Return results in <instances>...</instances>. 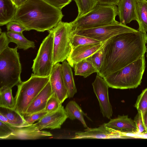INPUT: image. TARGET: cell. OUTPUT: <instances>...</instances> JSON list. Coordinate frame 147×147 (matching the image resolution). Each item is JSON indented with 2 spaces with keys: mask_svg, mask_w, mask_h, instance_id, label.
<instances>
[{
  "mask_svg": "<svg viewBox=\"0 0 147 147\" xmlns=\"http://www.w3.org/2000/svg\"><path fill=\"white\" fill-rule=\"evenodd\" d=\"M146 33L121 34L104 42L102 64L97 74L103 78L138 59L146 52Z\"/></svg>",
  "mask_w": 147,
  "mask_h": 147,
  "instance_id": "obj_1",
  "label": "cell"
},
{
  "mask_svg": "<svg viewBox=\"0 0 147 147\" xmlns=\"http://www.w3.org/2000/svg\"><path fill=\"white\" fill-rule=\"evenodd\" d=\"M61 10L43 0H27L17 8L12 20L24 26L26 31H49L61 21Z\"/></svg>",
  "mask_w": 147,
  "mask_h": 147,
  "instance_id": "obj_2",
  "label": "cell"
},
{
  "mask_svg": "<svg viewBox=\"0 0 147 147\" xmlns=\"http://www.w3.org/2000/svg\"><path fill=\"white\" fill-rule=\"evenodd\" d=\"M144 55L104 78L109 87L113 88H135L141 82L145 68Z\"/></svg>",
  "mask_w": 147,
  "mask_h": 147,
  "instance_id": "obj_3",
  "label": "cell"
},
{
  "mask_svg": "<svg viewBox=\"0 0 147 147\" xmlns=\"http://www.w3.org/2000/svg\"><path fill=\"white\" fill-rule=\"evenodd\" d=\"M118 11L117 5L98 3L91 10L71 22L73 30L94 28L116 23L118 22L115 18Z\"/></svg>",
  "mask_w": 147,
  "mask_h": 147,
  "instance_id": "obj_4",
  "label": "cell"
},
{
  "mask_svg": "<svg viewBox=\"0 0 147 147\" xmlns=\"http://www.w3.org/2000/svg\"><path fill=\"white\" fill-rule=\"evenodd\" d=\"M17 47H9L0 53V87L12 88L22 81L21 65Z\"/></svg>",
  "mask_w": 147,
  "mask_h": 147,
  "instance_id": "obj_5",
  "label": "cell"
},
{
  "mask_svg": "<svg viewBox=\"0 0 147 147\" xmlns=\"http://www.w3.org/2000/svg\"><path fill=\"white\" fill-rule=\"evenodd\" d=\"M49 80V77L39 76L33 73L28 80L22 82L17 86V91L14 98V109L22 115Z\"/></svg>",
  "mask_w": 147,
  "mask_h": 147,
  "instance_id": "obj_6",
  "label": "cell"
},
{
  "mask_svg": "<svg viewBox=\"0 0 147 147\" xmlns=\"http://www.w3.org/2000/svg\"><path fill=\"white\" fill-rule=\"evenodd\" d=\"M73 30L71 22L61 21L51 30L54 35L53 65L65 61L70 54Z\"/></svg>",
  "mask_w": 147,
  "mask_h": 147,
  "instance_id": "obj_7",
  "label": "cell"
},
{
  "mask_svg": "<svg viewBox=\"0 0 147 147\" xmlns=\"http://www.w3.org/2000/svg\"><path fill=\"white\" fill-rule=\"evenodd\" d=\"M41 43L32 68L38 76L49 77L53 66L54 35L51 30Z\"/></svg>",
  "mask_w": 147,
  "mask_h": 147,
  "instance_id": "obj_8",
  "label": "cell"
},
{
  "mask_svg": "<svg viewBox=\"0 0 147 147\" xmlns=\"http://www.w3.org/2000/svg\"><path fill=\"white\" fill-rule=\"evenodd\" d=\"M138 30L131 28L120 22L95 28L74 30L72 34L88 37L104 43L116 35L128 32H137Z\"/></svg>",
  "mask_w": 147,
  "mask_h": 147,
  "instance_id": "obj_9",
  "label": "cell"
},
{
  "mask_svg": "<svg viewBox=\"0 0 147 147\" xmlns=\"http://www.w3.org/2000/svg\"><path fill=\"white\" fill-rule=\"evenodd\" d=\"M129 134L106 126L105 123L98 127H88L84 131L76 132L71 139H124L132 138Z\"/></svg>",
  "mask_w": 147,
  "mask_h": 147,
  "instance_id": "obj_10",
  "label": "cell"
},
{
  "mask_svg": "<svg viewBox=\"0 0 147 147\" xmlns=\"http://www.w3.org/2000/svg\"><path fill=\"white\" fill-rule=\"evenodd\" d=\"M92 85L103 117L110 119L113 112L109 97V86L104 79L98 74Z\"/></svg>",
  "mask_w": 147,
  "mask_h": 147,
  "instance_id": "obj_11",
  "label": "cell"
},
{
  "mask_svg": "<svg viewBox=\"0 0 147 147\" xmlns=\"http://www.w3.org/2000/svg\"><path fill=\"white\" fill-rule=\"evenodd\" d=\"M49 77L52 96L62 104L68 98V94L63 79L62 64L58 63L53 65Z\"/></svg>",
  "mask_w": 147,
  "mask_h": 147,
  "instance_id": "obj_12",
  "label": "cell"
},
{
  "mask_svg": "<svg viewBox=\"0 0 147 147\" xmlns=\"http://www.w3.org/2000/svg\"><path fill=\"white\" fill-rule=\"evenodd\" d=\"M67 118L65 109L62 105L58 110L48 113L33 125L40 130L60 129Z\"/></svg>",
  "mask_w": 147,
  "mask_h": 147,
  "instance_id": "obj_13",
  "label": "cell"
},
{
  "mask_svg": "<svg viewBox=\"0 0 147 147\" xmlns=\"http://www.w3.org/2000/svg\"><path fill=\"white\" fill-rule=\"evenodd\" d=\"M104 43L78 46L72 49L67 58V61L71 67L77 63L87 59L101 48Z\"/></svg>",
  "mask_w": 147,
  "mask_h": 147,
  "instance_id": "obj_14",
  "label": "cell"
},
{
  "mask_svg": "<svg viewBox=\"0 0 147 147\" xmlns=\"http://www.w3.org/2000/svg\"><path fill=\"white\" fill-rule=\"evenodd\" d=\"M12 127L13 133L7 140H34L52 136L50 132L39 130L33 125L20 127Z\"/></svg>",
  "mask_w": 147,
  "mask_h": 147,
  "instance_id": "obj_15",
  "label": "cell"
},
{
  "mask_svg": "<svg viewBox=\"0 0 147 147\" xmlns=\"http://www.w3.org/2000/svg\"><path fill=\"white\" fill-rule=\"evenodd\" d=\"M52 95L51 84L49 80L29 105L22 116L23 117L44 111L47 103Z\"/></svg>",
  "mask_w": 147,
  "mask_h": 147,
  "instance_id": "obj_16",
  "label": "cell"
},
{
  "mask_svg": "<svg viewBox=\"0 0 147 147\" xmlns=\"http://www.w3.org/2000/svg\"><path fill=\"white\" fill-rule=\"evenodd\" d=\"M137 0H119L117 5L120 22L124 25L137 20Z\"/></svg>",
  "mask_w": 147,
  "mask_h": 147,
  "instance_id": "obj_17",
  "label": "cell"
},
{
  "mask_svg": "<svg viewBox=\"0 0 147 147\" xmlns=\"http://www.w3.org/2000/svg\"><path fill=\"white\" fill-rule=\"evenodd\" d=\"M105 125L129 134L137 135L138 130L134 120L128 115H119L117 117L111 119Z\"/></svg>",
  "mask_w": 147,
  "mask_h": 147,
  "instance_id": "obj_18",
  "label": "cell"
},
{
  "mask_svg": "<svg viewBox=\"0 0 147 147\" xmlns=\"http://www.w3.org/2000/svg\"><path fill=\"white\" fill-rule=\"evenodd\" d=\"M62 76L63 82L67 90L68 98H72L77 92L71 67L67 62H62Z\"/></svg>",
  "mask_w": 147,
  "mask_h": 147,
  "instance_id": "obj_19",
  "label": "cell"
},
{
  "mask_svg": "<svg viewBox=\"0 0 147 147\" xmlns=\"http://www.w3.org/2000/svg\"><path fill=\"white\" fill-rule=\"evenodd\" d=\"M17 7L11 0H0V25H6L12 20Z\"/></svg>",
  "mask_w": 147,
  "mask_h": 147,
  "instance_id": "obj_20",
  "label": "cell"
},
{
  "mask_svg": "<svg viewBox=\"0 0 147 147\" xmlns=\"http://www.w3.org/2000/svg\"><path fill=\"white\" fill-rule=\"evenodd\" d=\"M68 118L71 120H79L86 128L88 127L84 120V116H86L78 105L74 101L71 100L66 105L65 109Z\"/></svg>",
  "mask_w": 147,
  "mask_h": 147,
  "instance_id": "obj_21",
  "label": "cell"
},
{
  "mask_svg": "<svg viewBox=\"0 0 147 147\" xmlns=\"http://www.w3.org/2000/svg\"><path fill=\"white\" fill-rule=\"evenodd\" d=\"M0 113L8 119L11 122V126L20 127L29 125L22 116L14 109L0 107Z\"/></svg>",
  "mask_w": 147,
  "mask_h": 147,
  "instance_id": "obj_22",
  "label": "cell"
},
{
  "mask_svg": "<svg viewBox=\"0 0 147 147\" xmlns=\"http://www.w3.org/2000/svg\"><path fill=\"white\" fill-rule=\"evenodd\" d=\"M137 22L139 25L138 31L147 32V0H137Z\"/></svg>",
  "mask_w": 147,
  "mask_h": 147,
  "instance_id": "obj_23",
  "label": "cell"
},
{
  "mask_svg": "<svg viewBox=\"0 0 147 147\" xmlns=\"http://www.w3.org/2000/svg\"><path fill=\"white\" fill-rule=\"evenodd\" d=\"M7 34L11 42L15 43L19 49L26 50L30 48L35 47L34 42L26 38L22 33L7 31Z\"/></svg>",
  "mask_w": 147,
  "mask_h": 147,
  "instance_id": "obj_24",
  "label": "cell"
},
{
  "mask_svg": "<svg viewBox=\"0 0 147 147\" xmlns=\"http://www.w3.org/2000/svg\"><path fill=\"white\" fill-rule=\"evenodd\" d=\"M73 67L75 75L82 76L84 78L97 72V69L92 64L86 59L75 64Z\"/></svg>",
  "mask_w": 147,
  "mask_h": 147,
  "instance_id": "obj_25",
  "label": "cell"
},
{
  "mask_svg": "<svg viewBox=\"0 0 147 147\" xmlns=\"http://www.w3.org/2000/svg\"><path fill=\"white\" fill-rule=\"evenodd\" d=\"M14 98L13 97L12 88L7 87L0 88V107L14 109Z\"/></svg>",
  "mask_w": 147,
  "mask_h": 147,
  "instance_id": "obj_26",
  "label": "cell"
},
{
  "mask_svg": "<svg viewBox=\"0 0 147 147\" xmlns=\"http://www.w3.org/2000/svg\"><path fill=\"white\" fill-rule=\"evenodd\" d=\"M78 8V18L91 10L98 3L96 0H74Z\"/></svg>",
  "mask_w": 147,
  "mask_h": 147,
  "instance_id": "obj_27",
  "label": "cell"
},
{
  "mask_svg": "<svg viewBox=\"0 0 147 147\" xmlns=\"http://www.w3.org/2000/svg\"><path fill=\"white\" fill-rule=\"evenodd\" d=\"M101 42L96 40L82 35L77 34L71 35V45L72 49L80 45L94 44Z\"/></svg>",
  "mask_w": 147,
  "mask_h": 147,
  "instance_id": "obj_28",
  "label": "cell"
},
{
  "mask_svg": "<svg viewBox=\"0 0 147 147\" xmlns=\"http://www.w3.org/2000/svg\"><path fill=\"white\" fill-rule=\"evenodd\" d=\"M104 57V49L103 47L86 59L91 62L97 70V73L101 67Z\"/></svg>",
  "mask_w": 147,
  "mask_h": 147,
  "instance_id": "obj_29",
  "label": "cell"
},
{
  "mask_svg": "<svg viewBox=\"0 0 147 147\" xmlns=\"http://www.w3.org/2000/svg\"><path fill=\"white\" fill-rule=\"evenodd\" d=\"M134 107L143 116L147 111V88L144 89L138 96Z\"/></svg>",
  "mask_w": 147,
  "mask_h": 147,
  "instance_id": "obj_30",
  "label": "cell"
},
{
  "mask_svg": "<svg viewBox=\"0 0 147 147\" xmlns=\"http://www.w3.org/2000/svg\"><path fill=\"white\" fill-rule=\"evenodd\" d=\"M62 105L57 98L52 96L48 101L45 110L48 113H51L58 110Z\"/></svg>",
  "mask_w": 147,
  "mask_h": 147,
  "instance_id": "obj_31",
  "label": "cell"
},
{
  "mask_svg": "<svg viewBox=\"0 0 147 147\" xmlns=\"http://www.w3.org/2000/svg\"><path fill=\"white\" fill-rule=\"evenodd\" d=\"M45 110L35 113L23 117L24 120L29 125H31L37 121H39L47 114Z\"/></svg>",
  "mask_w": 147,
  "mask_h": 147,
  "instance_id": "obj_32",
  "label": "cell"
},
{
  "mask_svg": "<svg viewBox=\"0 0 147 147\" xmlns=\"http://www.w3.org/2000/svg\"><path fill=\"white\" fill-rule=\"evenodd\" d=\"M13 132L12 126L0 121V139H7Z\"/></svg>",
  "mask_w": 147,
  "mask_h": 147,
  "instance_id": "obj_33",
  "label": "cell"
},
{
  "mask_svg": "<svg viewBox=\"0 0 147 147\" xmlns=\"http://www.w3.org/2000/svg\"><path fill=\"white\" fill-rule=\"evenodd\" d=\"M7 31L15 32L22 33L24 31H26V28L20 23L12 20L6 24Z\"/></svg>",
  "mask_w": 147,
  "mask_h": 147,
  "instance_id": "obj_34",
  "label": "cell"
},
{
  "mask_svg": "<svg viewBox=\"0 0 147 147\" xmlns=\"http://www.w3.org/2000/svg\"><path fill=\"white\" fill-rule=\"evenodd\" d=\"M134 120L138 130V135L142 134L145 132L143 117L140 112L138 111Z\"/></svg>",
  "mask_w": 147,
  "mask_h": 147,
  "instance_id": "obj_35",
  "label": "cell"
},
{
  "mask_svg": "<svg viewBox=\"0 0 147 147\" xmlns=\"http://www.w3.org/2000/svg\"><path fill=\"white\" fill-rule=\"evenodd\" d=\"M50 5L60 10L69 4L72 0H43Z\"/></svg>",
  "mask_w": 147,
  "mask_h": 147,
  "instance_id": "obj_36",
  "label": "cell"
},
{
  "mask_svg": "<svg viewBox=\"0 0 147 147\" xmlns=\"http://www.w3.org/2000/svg\"><path fill=\"white\" fill-rule=\"evenodd\" d=\"M6 32L0 31V53L9 47V44L11 42Z\"/></svg>",
  "mask_w": 147,
  "mask_h": 147,
  "instance_id": "obj_37",
  "label": "cell"
},
{
  "mask_svg": "<svg viewBox=\"0 0 147 147\" xmlns=\"http://www.w3.org/2000/svg\"><path fill=\"white\" fill-rule=\"evenodd\" d=\"M98 3L103 4L117 5L119 0H96Z\"/></svg>",
  "mask_w": 147,
  "mask_h": 147,
  "instance_id": "obj_38",
  "label": "cell"
},
{
  "mask_svg": "<svg viewBox=\"0 0 147 147\" xmlns=\"http://www.w3.org/2000/svg\"><path fill=\"white\" fill-rule=\"evenodd\" d=\"M0 121L11 126L10 121L5 116L1 113H0Z\"/></svg>",
  "mask_w": 147,
  "mask_h": 147,
  "instance_id": "obj_39",
  "label": "cell"
},
{
  "mask_svg": "<svg viewBox=\"0 0 147 147\" xmlns=\"http://www.w3.org/2000/svg\"><path fill=\"white\" fill-rule=\"evenodd\" d=\"M143 120L145 129V132H147V111L144 113L143 115Z\"/></svg>",
  "mask_w": 147,
  "mask_h": 147,
  "instance_id": "obj_40",
  "label": "cell"
},
{
  "mask_svg": "<svg viewBox=\"0 0 147 147\" xmlns=\"http://www.w3.org/2000/svg\"><path fill=\"white\" fill-rule=\"evenodd\" d=\"M27 0H14L15 4L17 7H18L24 3Z\"/></svg>",
  "mask_w": 147,
  "mask_h": 147,
  "instance_id": "obj_41",
  "label": "cell"
},
{
  "mask_svg": "<svg viewBox=\"0 0 147 147\" xmlns=\"http://www.w3.org/2000/svg\"><path fill=\"white\" fill-rule=\"evenodd\" d=\"M11 1L13 2V3L15 4V3H14V0H11Z\"/></svg>",
  "mask_w": 147,
  "mask_h": 147,
  "instance_id": "obj_42",
  "label": "cell"
},
{
  "mask_svg": "<svg viewBox=\"0 0 147 147\" xmlns=\"http://www.w3.org/2000/svg\"><path fill=\"white\" fill-rule=\"evenodd\" d=\"M147 49H146V52H147V54H146V57H147Z\"/></svg>",
  "mask_w": 147,
  "mask_h": 147,
  "instance_id": "obj_43",
  "label": "cell"
}]
</instances>
